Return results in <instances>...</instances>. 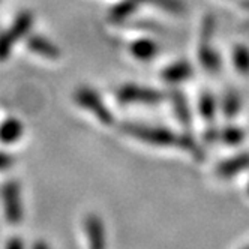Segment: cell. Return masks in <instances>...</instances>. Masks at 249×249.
I'll return each instance as SVG.
<instances>
[{"label": "cell", "mask_w": 249, "mask_h": 249, "mask_svg": "<svg viewBox=\"0 0 249 249\" xmlns=\"http://www.w3.org/2000/svg\"><path fill=\"white\" fill-rule=\"evenodd\" d=\"M122 131L126 135H131L132 138L141 141V143H146L155 147H179L191 153L195 159H200V161L204 158L201 147L195 143L191 135L174 134L167 128L147 126V124H135V123L123 124Z\"/></svg>", "instance_id": "6da1fadb"}, {"label": "cell", "mask_w": 249, "mask_h": 249, "mask_svg": "<svg viewBox=\"0 0 249 249\" xmlns=\"http://www.w3.org/2000/svg\"><path fill=\"white\" fill-rule=\"evenodd\" d=\"M216 20L213 15L204 17L200 33V45H198V60L203 68L210 74H216L221 69V59L216 50L213 48V35H215Z\"/></svg>", "instance_id": "7a4b0ae2"}, {"label": "cell", "mask_w": 249, "mask_h": 249, "mask_svg": "<svg viewBox=\"0 0 249 249\" xmlns=\"http://www.w3.org/2000/svg\"><path fill=\"white\" fill-rule=\"evenodd\" d=\"M74 101L77 105H80L81 108H84L86 111L92 113L93 117L102 123L107 124V126H111L114 123V116L110 111V108L104 104V101L101 99V96L98 95V92L92 87L87 86H81L78 87L75 93H74Z\"/></svg>", "instance_id": "3957f363"}, {"label": "cell", "mask_w": 249, "mask_h": 249, "mask_svg": "<svg viewBox=\"0 0 249 249\" xmlns=\"http://www.w3.org/2000/svg\"><path fill=\"white\" fill-rule=\"evenodd\" d=\"M116 98L122 105H156L164 99V93L153 87L128 83L119 87Z\"/></svg>", "instance_id": "277c9868"}, {"label": "cell", "mask_w": 249, "mask_h": 249, "mask_svg": "<svg viewBox=\"0 0 249 249\" xmlns=\"http://www.w3.org/2000/svg\"><path fill=\"white\" fill-rule=\"evenodd\" d=\"M2 204L5 218L11 225H18L23 221V200H21V188L18 182L8 180L2 186Z\"/></svg>", "instance_id": "5b68a950"}, {"label": "cell", "mask_w": 249, "mask_h": 249, "mask_svg": "<svg viewBox=\"0 0 249 249\" xmlns=\"http://www.w3.org/2000/svg\"><path fill=\"white\" fill-rule=\"evenodd\" d=\"M84 231L89 249H107V236L102 219L98 215H87L84 219Z\"/></svg>", "instance_id": "8992f818"}, {"label": "cell", "mask_w": 249, "mask_h": 249, "mask_svg": "<svg viewBox=\"0 0 249 249\" xmlns=\"http://www.w3.org/2000/svg\"><path fill=\"white\" fill-rule=\"evenodd\" d=\"M27 48L33 53H36L38 56L48 59V60H57L60 59V48L50 41L45 36H41V35H32V36L27 38Z\"/></svg>", "instance_id": "52a82bcc"}, {"label": "cell", "mask_w": 249, "mask_h": 249, "mask_svg": "<svg viewBox=\"0 0 249 249\" xmlns=\"http://www.w3.org/2000/svg\"><path fill=\"white\" fill-rule=\"evenodd\" d=\"M194 74V68L186 60H177L170 63L167 68L162 69L161 77L168 84H180L189 80Z\"/></svg>", "instance_id": "ba28073f"}, {"label": "cell", "mask_w": 249, "mask_h": 249, "mask_svg": "<svg viewBox=\"0 0 249 249\" xmlns=\"http://www.w3.org/2000/svg\"><path fill=\"white\" fill-rule=\"evenodd\" d=\"M249 168V152L239 153L233 158H228L216 167V174L221 179H231L239 173Z\"/></svg>", "instance_id": "9c48e42d"}, {"label": "cell", "mask_w": 249, "mask_h": 249, "mask_svg": "<svg viewBox=\"0 0 249 249\" xmlns=\"http://www.w3.org/2000/svg\"><path fill=\"white\" fill-rule=\"evenodd\" d=\"M24 134V124L17 117H8L0 123V143L14 144L20 141Z\"/></svg>", "instance_id": "30bf717a"}, {"label": "cell", "mask_w": 249, "mask_h": 249, "mask_svg": "<svg viewBox=\"0 0 249 249\" xmlns=\"http://www.w3.org/2000/svg\"><path fill=\"white\" fill-rule=\"evenodd\" d=\"M129 53L134 59L140 62H150L158 56L159 45L153 39L141 38V39H135L129 45Z\"/></svg>", "instance_id": "8fae6325"}, {"label": "cell", "mask_w": 249, "mask_h": 249, "mask_svg": "<svg viewBox=\"0 0 249 249\" xmlns=\"http://www.w3.org/2000/svg\"><path fill=\"white\" fill-rule=\"evenodd\" d=\"M32 27H33V14L29 11H23L15 17V20L12 21L11 27L8 29V33L17 42V41L26 38L29 32L32 30Z\"/></svg>", "instance_id": "7c38bea8"}, {"label": "cell", "mask_w": 249, "mask_h": 249, "mask_svg": "<svg viewBox=\"0 0 249 249\" xmlns=\"http://www.w3.org/2000/svg\"><path fill=\"white\" fill-rule=\"evenodd\" d=\"M138 2L137 0H123V2L114 5L110 12H108V20L114 24H120L124 23L128 18L135 14V11L138 9Z\"/></svg>", "instance_id": "4fadbf2b"}, {"label": "cell", "mask_w": 249, "mask_h": 249, "mask_svg": "<svg viewBox=\"0 0 249 249\" xmlns=\"http://www.w3.org/2000/svg\"><path fill=\"white\" fill-rule=\"evenodd\" d=\"M231 62L239 74L249 75V47L236 44L231 51Z\"/></svg>", "instance_id": "5bb4252c"}, {"label": "cell", "mask_w": 249, "mask_h": 249, "mask_svg": "<svg viewBox=\"0 0 249 249\" xmlns=\"http://www.w3.org/2000/svg\"><path fill=\"white\" fill-rule=\"evenodd\" d=\"M170 101H171V105H173L177 119H179L183 124H188L189 126L191 114H189V107H188V102H186V98L183 96V93H180L179 90L171 92Z\"/></svg>", "instance_id": "9a60e30c"}, {"label": "cell", "mask_w": 249, "mask_h": 249, "mask_svg": "<svg viewBox=\"0 0 249 249\" xmlns=\"http://www.w3.org/2000/svg\"><path fill=\"white\" fill-rule=\"evenodd\" d=\"M216 108H218V104H216V99L213 95L204 92L201 96H200V101H198V110H200V114L201 117L212 123L215 120V114H216Z\"/></svg>", "instance_id": "2e32d148"}, {"label": "cell", "mask_w": 249, "mask_h": 249, "mask_svg": "<svg viewBox=\"0 0 249 249\" xmlns=\"http://www.w3.org/2000/svg\"><path fill=\"white\" fill-rule=\"evenodd\" d=\"M242 110V99L239 93L228 92L222 99V113L227 119H234Z\"/></svg>", "instance_id": "e0dca14e"}, {"label": "cell", "mask_w": 249, "mask_h": 249, "mask_svg": "<svg viewBox=\"0 0 249 249\" xmlns=\"http://www.w3.org/2000/svg\"><path fill=\"white\" fill-rule=\"evenodd\" d=\"M138 3L153 5L159 9H162L170 14H183L186 6L182 0H137Z\"/></svg>", "instance_id": "ac0fdd59"}, {"label": "cell", "mask_w": 249, "mask_h": 249, "mask_svg": "<svg viewBox=\"0 0 249 249\" xmlns=\"http://www.w3.org/2000/svg\"><path fill=\"white\" fill-rule=\"evenodd\" d=\"M218 137L228 146H239L242 141L245 140V132L239 126H225L221 132H218Z\"/></svg>", "instance_id": "d6986e66"}, {"label": "cell", "mask_w": 249, "mask_h": 249, "mask_svg": "<svg viewBox=\"0 0 249 249\" xmlns=\"http://www.w3.org/2000/svg\"><path fill=\"white\" fill-rule=\"evenodd\" d=\"M14 45H15V41L11 38L8 30L0 32V62H5L9 59Z\"/></svg>", "instance_id": "ffe728a7"}, {"label": "cell", "mask_w": 249, "mask_h": 249, "mask_svg": "<svg viewBox=\"0 0 249 249\" xmlns=\"http://www.w3.org/2000/svg\"><path fill=\"white\" fill-rule=\"evenodd\" d=\"M14 164H15V158L11 153L0 152V171L9 170Z\"/></svg>", "instance_id": "44dd1931"}, {"label": "cell", "mask_w": 249, "mask_h": 249, "mask_svg": "<svg viewBox=\"0 0 249 249\" xmlns=\"http://www.w3.org/2000/svg\"><path fill=\"white\" fill-rule=\"evenodd\" d=\"M5 249H26V245H24V240L20 237H11L6 242Z\"/></svg>", "instance_id": "7402d4cb"}, {"label": "cell", "mask_w": 249, "mask_h": 249, "mask_svg": "<svg viewBox=\"0 0 249 249\" xmlns=\"http://www.w3.org/2000/svg\"><path fill=\"white\" fill-rule=\"evenodd\" d=\"M32 249H50V248H48V245H47L45 242H41V240H39V242H36V243L33 245Z\"/></svg>", "instance_id": "603a6c76"}, {"label": "cell", "mask_w": 249, "mask_h": 249, "mask_svg": "<svg viewBox=\"0 0 249 249\" xmlns=\"http://www.w3.org/2000/svg\"><path fill=\"white\" fill-rule=\"evenodd\" d=\"M246 192H248V195H249V183H248V188H246Z\"/></svg>", "instance_id": "cb8c5ba5"}, {"label": "cell", "mask_w": 249, "mask_h": 249, "mask_svg": "<svg viewBox=\"0 0 249 249\" xmlns=\"http://www.w3.org/2000/svg\"><path fill=\"white\" fill-rule=\"evenodd\" d=\"M243 249H249V246H246V248H243Z\"/></svg>", "instance_id": "d4e9b609"}]
</instances>
